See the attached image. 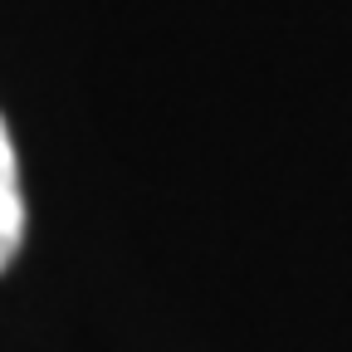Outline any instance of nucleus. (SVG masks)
<instances>
[{"instance_id": "f257e3e1", "label": "nucleus", "mask_w": 352, "mask_h": 352, "mask_svg": "<svg viewBox=\"0 0 352 352\" xmlns=\"http://www.w3.org/2000/svg\"><path fill=\"white\" fill-rule=\"evenodd\" d=\"M25 245V191H20V162L10 127L0 118V270H10V259Z\"/></svg>"}]
</instances>
